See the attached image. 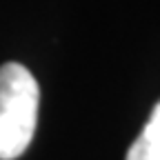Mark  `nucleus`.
I'll return each mask as SVG.
<instances>
[{
	"instance_id": "f257e3e1",
	"label": "nucleus",
	"mask_w": 160,
	"mask_h": 160,
	"mask_svg": "<svg viewBox=\"0 0 160 160\" xmlns=\"http://www.w3.org/2000/svg\"><path fill=\"white\" fill-rule=\"evenodd\" d=\"M40 89L20 62L0 67V160H16L31 145L38 125Z\"/></svg>"
},
{
	"instance_id": "f03ea898",
	"label": "nucleus",
	"mask_w": 160,
	"mask_h": 160,
	"mask_svg": "<svg viewBox=\"0 0 160 160\" xmlns=\"http://www.w3.org/2000/svg\"><path fill=\"white\" fill-rule=\"evenodd\" d=\"M127 160H160V100L153 107L145 129L129 147Z\"/></svg>"
}]
</instances>
